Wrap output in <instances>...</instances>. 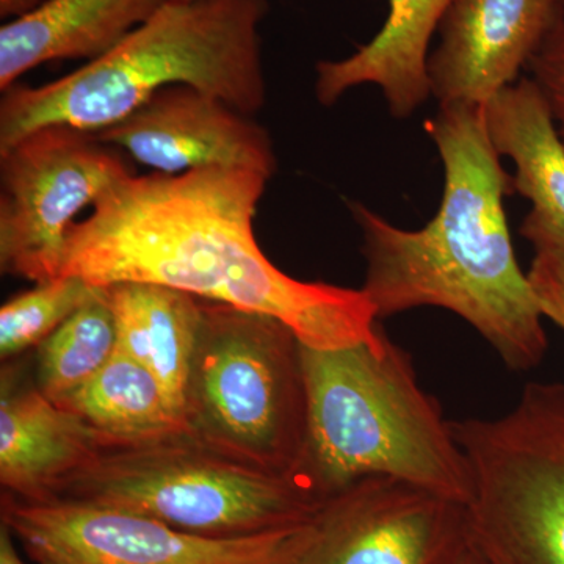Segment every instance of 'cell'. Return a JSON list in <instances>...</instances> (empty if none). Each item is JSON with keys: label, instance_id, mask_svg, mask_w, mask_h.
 Segmentation results:
<instances>
[{"label": "cell", "instance_id": "cell-1", "mask_svg": "<svg viewBox=\"0 0 564 564\" xmlns=\"http://www.w3.org/2000/svg\"><path fill=\"white\" fill-rule=\"evenodd\" d=\"M269 181L240 169L129 174L73 226L61 274L93 288L165 285L269 315L317 350L383 347L364 289L295 280L263 254L252 223Z\"/></svg>", "mask_w": 564, "mask_h": 564}, {"label": "cell", "instance_id": "cell-2", "mask_svg": "<svg viewBox=\"0 0 564 564\" xmlns=\"http://www.w3.org/2000/svg\"><path fill=\"white\" fill-rule=\"evenodd\" d=\"M425 131L444 169L432 220L408 231L366 204H348L362 234V289L378 318L425 306L451 311L511 370H532L547 351V333L529 274L516 259L503 206L516 193L513 176L492 148L484 107H440Z\"/></svg>", "mask_w": 564, "mask_h": 564}, {"label": "cell", "instance_id": "cell-3", "mask_svg": "<svg viewBox=\"0 0 564 564\" xmlns=\"http://www.w3.org/2000/svg\"><path fill=\"white\" fill-rule=\"evenodd\" d=\"M269 10V0H166L98 61L39 87L3 91L0 150L43 126L101 132L173 85L252 117L267 99L261 25Z\"/></svg>", "mask_w": 564, "mask_h": 564}, {"label": "cell", "instance_id": "cell-4", "mask_svg": "<svg viewBox=\"0 0 564 564\" xmlns=\"http://www.w3.org/2000/svg\"><path fill=\"white\" fill-rule=\"evenodd\" d=\"M307 425L296 480L325 502L362 478H399L467 505L469 466L452 422L417 381L410 355L383 347L302 344Z\"/></svg>", "mask_w": 564, "mask_h": 564}, {"label": "cell", "instance_id": "cell-5", "mask_svg": "<svg viewBox=\"0 0 564 564\" xmlns=\"http://www.w3.org/2000/svg\"><path fill=\"white\" fill-rule=\"evenodd\" d=\"M47 499L120 508L206 538L303 525L323 503L293 475L237 462L184 430L107 444Z\"/></svg>", "mask_w": 564, "mask_h": 564}, {"label": "cell", "instance_id": "cell-6", "mask_svg": "<svg viewBox=\"0 0 564 564\" xmlns=\"http://www.w3.org/2000/svg\"><path fill=\"white\" fill-rule=\"evenodd\" d=\"M182 421L223 455L295 477L307 425L299 337L269 315L202 300Z\"/></svg>", "mask_w": 564, "mask_h": 564}, {"label": "cell", "instance_id": "cell-7", "mask_svg": "<svg viewBox=\"0 0 564 564\" xmlns=\"http://www.w3.org/2000/svg\"><path fill=\"white\" fill-rule=\"evenodd\" d=\"M452 430L486 554L496 564H564V383H529L508 413Z\"/></svg>", "mask_w": 564, "mask_h": 564}, {"label": "cell", "instance_id": "cell-8", "mask_svg": "<svg viewBox=\"0 0 564 564\" xmlns=\"http://www.w3.org/2000/svg\"><path fill=\"white\" fill-rule=\"evenodd\" d=\"M132 174L96 133L43 126L0 150V270L44 282L61 276L70 229Z\"/></svg>", "mask_w": 564, "mask_h": 564}, {"label": "cell", "instance_id": "cell-9", "mask_svg": "<svg viewBox=\"0 0 564 564\" xmlns=\"http://www.w3.org/2000/svg\"><path fill=\"white\" fill-rule=\"evenodd\" d=\"M2 524L35 564H292L310 530L206 538L106 505L6 492Z\"/></svg>", "mask_w": 564, "mask_h": 564}, {"label": "cell", "instance_id": "cell-10", "mask_svg": "<svg viewBox=\"0 0 564 564\" xmlns=\"http://www.w3.org/2000/svg\"><path fill=\"white\" fill-rule=\"evenodd\" d=\"M466 505L373 475L328 497L292 564H440Z\"/></svg>", "mask_w": 564, "mask_h": 564}, {"label": "cell", "instance_id": "cell-11", "mask_svg": "<svg viewBox=\"0 0 564 564\" xmlns=\"http://www.w3.org/2000/svg\"><path fill=\"white\" fill-rule=\"evenodd\" d=\"M96 135L159 174L240 169L272 180L276 173L269 131L250 115L188 85L163 88Z\"/></svg>", "mask_w": 564, "mask_h": 564}, {"label": "cell", "instance_id": "cell-12", "mask_svg": "<svg viewBox=\"0 0 564 564\" xmlns=\"http://www.w3.org/2000/svg\"><path fill=\"white\" fill-rule=\"evenodd\" d=\"M563 17L558 0H455L430 52L433 98L440 107H485L521 79Z\"/></svg>", "mask_w": 564, "mask_h": 564}, {"label": "cell", "instance_id": "cell-13", "mask_svg": "<svg viewBox=\"0 0 564 564\" xmlns=\"http://www.w3.org/2000/svg\"><path fill=\"white\" fill-rule=\"evenodd\" d=\"M102 434L3 372L0 395V485L22 500H44L95 462L109 444Z\"/></svg>", "mask_w": 564, "mask_h": 564}, {"label": "cell", "instance_id": "cell-14", "mask_svg": "<svg viewBox=\"0 0 564 564\" xmlns=\"http://www.w3.org/2000/svg\"><path fill=\"white\" fill-rule=\"evenodd\" d=\"M484 118L494 150L514 163V192L532 204L519 234L534 251L564 250V143L540 87L522 76L486 104Z\"/></svg>", "mask_w": 564, "mask_h": 564}, {"label": "cell", "instance_id": "cell-15", "mask_svg": "<svg viewBox=\"0 0 564 564\" xmlns=\"http://www.w3.org/2000/svg\"><path fill=\"white\" fill-rule=\"evenodd\" d=\"M455 0H388V18L369 43L315 66V96L334 106L356 87L375 85L392 117L410 118L432 98L429 57L434 33Z\"/></svg>", "mask_w": 564, "mask_h": 564}, {"label": "cell", "instance_id": "cell-16", "mask_svg": "<svg viewBox=\"0 0 564 564\" xmlns=\"http://www.w3.org/2000/svg\"><path fill=\"white\" fill-rule=\"evenodd\" d=\"M165 2L44 0L0 29V90H9L25 73L46 63L98 61Z\"/></svg>", "mask_w": 564, "mask_h": 564}, {"label": "cell", "instance_id": "cell-17", "mask_svg": "<svg viewBox=\"0 0 564 564\" xmlns=\"http://www.w3.org/2000/svg\"><path fill=\"white\" fill-rule=\"evenodd\" d=\"M102 289L117 326V350L161 381L182 419L202 325V300L148 282H118Z\"/></svg>", "mask_w": 564, "mask_h": 564}, {"label": "cell", "instance_id": "cell-18", "mask_svg": "<svg viewBox=\"0 0 564 564\" xmlns=\"http://www.w3.org/2000/svg\"><path fill=\"white\" fill-rule=\"evenodd\" d=\"M57 404L110 443H132L184 430L161 381L120 350L88 383Z\"/></svg>", "mask_w": 564, "mask_h": 564}, {"label": "cell", "instance_id": "cell-19", "mask_svg": "<svg viewBox=\"0 0 564 564\" xmlns=\"http://www.w3.org/2000/svg\"><path fill=\"white\" fill-rule=\"evenodd\" d=\"M117 351V326L104 289L39 347L36 386L54 403L76 392L109 362Z\"/></svg>", "mask_w": 564, "mask_h": 564}, {"label": "cell", "instance_id": "cell-20", "mask_svg": "<svg viewBox=\"0 0 564 564\" xmlns=\"http://www.w3.org/2000/svg\"><path fill=\"white\" fill-rule=\"evenodd\" d=\"M98 288L77 276L36 282L31 291L13 296L0 310V358L9 361L39 348L66 318L88 302Z\"/></svg>", "mask_w": 564, "mask_h": 564}, {"label": "cell", "instance_id": "cell-21", "mask_svg": "<svg viewBox=\"0 0 564 564\" xmlns=\"http://www.w3.org/2000/svg\"><path fill=\"white\" fill-rule=\"evenodd\" d=\"M527 70L543 93L564 143V17L549 33Z\"/></svg>", "mask_w": 564, "mask_h": 564}, {"label": "cell", "instance_id": "cell-22", "mask_svg": "<svg viewBox=\"0 0 564 564\" xmlns=\"http://www.w3.org/2000/svg\"><path fill=\"white\" fill-rule=\"evenodd\" d=\"M527 274L544 318L564 332V250L544 248L534 251Z\"/></svg>", "mask_w": 564, "mask_h": 564}, {"label": "cell", "instance_id": "cell-23", "mask_svg": "<svg viewBox=\"0 0 564 564\" xmlns=\"http://www.w3.org/2000/svg\"><path fill=\"white\" fill-rule=\"evenodd\" d=\"M17 538L10 532L9 527H0V564H28L18 552Z\"/></svg>", "mask_w": 564, "mask_h": 564}, {"label": "cell", "instance_id": "cell-24", "mask_svg": "<svg viewBox=\"0 0 564 564\" xmlns=\"http://www.w3.org/2000/svg\"><path fill=\"white\" fill-rule=\"evenodd\" d=\"M41 2L44 0H0V17L7 21L13 20L35 9Z\"/></svg>", "mask_w": 564, "mask_h": 564}, {"label": "cell", "instance_id": "cell-25", "mask_svg": "<svg viewBox=\"0 0 564 564\" xmlns=\"http://www.w3.org/2000/svg\"><path fill=\"white\" fill-rule=\"evenodd\" d=\"M452 564H484L481 562H478L477 558H474V556L464 555L462 558L456 560V562Z\"/></svg>", "mask_w": 564, "mask_h": 564}, {"label": "cell", "instance_id": "cell-26", "mask_svg": "<svg viewBox=\"0 0 564 564\" xmlns=\"http://www.w3.org/2000/svg\"><path fill=\"white\" fill-rule=\"evenodd\" d=\"M558 2L564 7V0H558Z\"/></svg>", "mask_w": 564, "mask_h": 564}]
</instances>
